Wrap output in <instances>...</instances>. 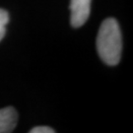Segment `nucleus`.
Here are the masks:
<instances>
[{
    "label": "nucleus",
    "mask_w": 133,
    "mask_h": 133,
    "mask_svg": "<svg viewBox=\"0 0 133 133\" xmlns=\"http://www.w3.org/2000/svg\"><path fill=\"white\" fill-rule=\"evenodd\" d=\"M70 23L79 28L87 22L91 13V0H70Z\"/></svg>",
    "instance_id": "2"
},
{
    "label": "nucleus",
    "mask_w": 133,
    "mask_h": 133,
    "mask_svg": "<svg viewBox=\"0 0 133 133\" xmlns=\"http://www.w3.org/2000/svg\"><path fill=\"white\" fill-rule=\"evenodd\" d=\"M55 131L48 126H37L30 130V133H54Z\"/></svg>",
    "instance_id": "5"
},
{
    "label": "nucleus",
    "mask_w": 133,
    "mask_h": 133,
    "mask_svg": "<svg viewBox=\"0 0 133 133\" xmlns=\"http://www.w3.org/2000/svg\"><path fill=\"white\" fill-rule=\"evenodd\" d=\"M97 51L101 59L109 66L117 65L121 58L122 37L117 21L105 19L100 27L97 37Z\"/></svg>",
    "instance_id": "1"
},
{
    "label": "nucleus",
    "mask_w": 133,
    "mask_h": 133,
    "mask_svg": "<svg viewBox=\"0 0 133 133\" xmlns=\"http://www.w3.org/2000/svg\"><path fill=\"white\" fill-rule=\"evenodd\" d=\"M9 22V14L6 10L0 9V41L4 38L6 33V25Z\"/></svg>",
    "instance_id": "4"
},
{
    "label": "nucleus",
    "mask_w": 133,
    "mask_h": 133,
    "mask_svg": "<svg viewBox=\"0 0 133 133\" xmlns=\"http://www.w3.org/2000/svg\"><path fill=\"white\" fill-rule=\"evenodd\" d=\"M18 121V112L12 107L0 109V133H10L15 129Z\"/></svg>",
    "instance_id": "3"
}]
</instances>
